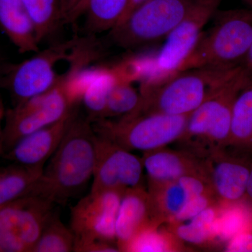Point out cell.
I'll return each instance as SVG.
<instances>
[{"label": "cell", "mask_w": 252, "mask_h": 252, "mask_svg": "<svg viewBox=\"0 0 252 252\" xmlns=\"http://www.w3.org/2000/svg\"><path fill=\"white\" fill-rule=\"evenodd\" d=\"M96 133L92 122L77 114L43 170L34 195L56 203L77 195L94 175Z\"/></svg>", "instance_id": "obj_1"}, {"label": "cell", "mask_w": 252, "mask_h": 252, "mask_svg": "<svg viewBox=\"0 0 252 252\" xmlns=\"http://www.w3.org/2000/svg\"><path fill=\"white\" fill-rule=\"evenodd\" d=\"M215 26L200 36L179 69H201L226 74L238 69L252 44V9L215 13Z\"/></svg>", "instance_id": "obj_2"}, {"label": "cell", "mask_w": 252, "mask_h": 252, "mask_svg": "<svg viewBox=\"0 0 252 252\" xmlns=\"http://www.w3.org/2000/svg\"><path fill=\"white\" fill-rule=\"evenodd\" d=\"M241 68L209 94L189 114L183 134L177 142L203 158L212 152L228 147L233 104L240 91L251 82Z\"/></svg>", "instance_id": "obj_3"}, {"label": "cell", "mask_w": 252, "mask_h": 252, "mask_svg": "<svg viewBox=\"0 0 252 252\" xmlns=\"http://www.w3.org/2000/svg\"><path fill=\"white\" fill-rule=\"evenodd\" d=\"M238 69L226 74L188 69L154 82L142 83V102L135 113L189 115Z\"/></svg>", "instance_id": "obj_4"}, {"label": "cell", "mask_w": 252, "mask_h": 252, "mask_svg": "<svg viewBox=\"0 0 252 252\" xmlns=\"http://www.w3.org/2000/svg\"><path fill=\"white\" fill-rule=\"evenodd\" d=\"M189 115L134 113L114 119L92 122L94 132L127 150L146 152L177 142L183 134Z\"/></svg>", "instance_id": "obj_5"}, {"label": "cell", "mask_w": 252, "mask_h": 252, "mask_svg": "<svg viewBox=\"0 0 252 252\" xmlns=\"http://www.w3.org/2000/svg\"><path fill=\"white\" fill-rule=\"evenodd\" d=\"M221 0H193L180 24L166 37L152 60H134L139 79L153 82L178 72L202 34V29L217 12Z\"/></svg>", "instance_id": "obj_6"}, {"label": "cell", "mask_w": 252, "mask_h": 252, "mask_svg": "<svg viewBox=\"0 0 252 252\" xmlns=\"http://www.w3.org/2000/svg\"><path fill=\"white\" fill-rule=\"evenodd\" d=\"M193 0H147L109 32V41L140 49L166 38L185 17Z\"/></svg>", "instance_id": "obj_7"}, {"label": "cell", "mask_w": 252, "mask_h": 252, "mask_svg": "<svg viewBox=\"0 0 252 252\" xmlns=\"http://www.w3.org/2000/svg\"><path fill=\"white\" fill-rule=\"evenodd\" d=\"M55 203L31 194L0 207L1 252H32Z\"/></svg>", "instance_id": "obj_8"}, {"label": "cell", "mask_w": 252, "mask_h": 252, "mask_svg": "<svg viewBox=\"0 0 252 252\" xmlns=\"http://www.w3.org/2000/svg\"><path fill=\"white\" fill-rule=\"evenodd\" d=\"M125 190L90 192L72 207L70 229L74 235V252H85L97 242L116 240V220Z\"/></svg>", "instance_id": "obj_9"}, {"label": "cell", "mask_w": 252, "mask_h": 252, "mask_svg": "<svg viewBox=\"0 0 252 252\" xmlns=\"http://www.w3.org/2000/svg\"><path fill=\"white\" fill-rule=\"evenodd\" d=\"M82 40L73 38L59 43L42 51H38L31 59L14 64L4 87L9 89L16 104L54 89L61 77L55 72V66L61 61H69L73 51Z\"/></svg>", "instance_id": "obj_10"}, {"label": "cell", "mask_w": 252, "mask_h": 252, "mask_svg": "<svg viewBox=\"0 0 252 252\" xmlns=\"http://www.w3.org/2000/svg\"><path fill=\"white\" fill-rule=\"evenodd\" d=\"M74 106L64 94L61 79L45 94L16 104L6 113L2 130L4 154L23 137L62 119Z\"/></svg>", "instance_id": "obj_11"}, {"label": "cell", "mask_w": 252, "mask_h": 252, "mask_svg": "<svg viewBox=\"0 0 252 252\" xmlns=\"http://www.w3.org/2000/svg\"><path fill=\"white\" fill-rule=\"evenodd\" d=\"M143 169L142 158L96 133V160L91 192L125 190L142 185Z\"/></svg>", "instance_id": "obj_12"}, {"label": "cell", "mask_w": 252, "mask_h": 252, "mask_svg": "<svg viewBox=\"0 0 252 252\" xmlns=\"http://www.w3.org/2000/svg\"><path fill=\"white\" fill-rule=\"evenodd\" d=\"M205 160L209 181L219 204L243 200L251 170L250 162L225 153V149L212 152Z\"/></svg>", "instance_id": "obj_13"}, {"label": "cell", "mask_w": 252, "mask_h": 252, "mask_svg": "<svg viewBox=\"0 0 252 252\" xmlns=\"http://www.w3.org/2000/svg\"><path fill=\"white\" fill-rule=\"evenodd\" d=\"M77 114V105H74L58 122L18 141L2 157L14 163L44 169Z\"/></svg>", "instance_id": "obj_14"}, {"label": "cell", "mask_w": 252, "mask_h": 252, "mask_svg": "<svg viewBox=\"0 0 252 252\" xmlns=\"http://www.w3.org/2000/svg\"><path fill=\"white\" fill-rule=\"evenodd\" d=\"M158 225L162 223L156 215L149 192L142 185L126 189L116 220V240L119 252L125 251L127 245L141 231Z\"/></svg>", "instance_id": "obj_15"}, {"label": "cell", "mask_w": 252, "mask_h": 252, "mask_svg": "<svg viewBox=\"0 0 252 252\" xmlns=\"http://www.w3.org/2000/svg\"><path fill=\"white\" fill-rule=\"evenodd\" d=\"M144 153L142 163L149 182L164 183L192 175L208 178L205 158L185 149L172 150L162 147Z\"/></svg>", "instance_id": "obj_16"}, {"label": "cell", "mask_w": 252, "mask_h": 252, "mask_svg": "<svg viewBox=\"0 0 252 252\" xmlns=\"http://www.w3.org/2000/svg\"><path fill=\"white\" fill-rule=\"evenodd\" d=\"M0 28L21 54L39 51L35 28L21 0H0Z\"/></svg>", "instance_id": "obj_17"}, {"label": "cell", "mask_w": 252, "mask_h": 252, "mask_svg": "<svg viewBox=\"0 0 252 252\" xmlns=\"http://www.w3.org/2000/svg\"><path fill=\"white\" fill-rule=\"evenodd\" d=\"M127 4L128 0H83L70 23L84 14L86 31L91 34L109 32L120 22Z\"/></svg>", "instance_id": "obj_18"}, {"label": "cell", "mask_w": 252, "mask_h": 252, "mask_svg": "<svg viewBox=\"0 0 252 252\" xmlns=\"http://www.w3.org/2000/svg\"><path fill=\"white\" fill-rule=\"evenodd\" d=\"M43 170L17 163L0 168V207L34 193Z\"/></svg>", "instance_id": "obj_19"}, {"label": "cell", "mask_w": 252, "mask_h": 252, "mask_svg": "<svg viewBox=\"0 0 252 252\" xmlns=\"http://www.w3.org/2000/svg\"><path fill=\"white\" fill-rule=\"evenodd\" d=\"M228 147L252 152V81L240 91L233 104Z\"/></svg>", "instance_id": "obj_20"}, {"label": "cell", "mask_w": 252, "mask_h": 252, "mask_svg": "<svg viewBox=\"0 0 252 252\" xmlns=\"http://www.w3.org/2000/svg\"><path fill=\"white\" fill-rule=\"evenodd\" d=\"M149 195L159 221L170 222L193 198L178 180L157 183L149 182Z\"/></svg>", "instance_id": "obj_21"}, {"label": "cell", "mask_w": 252, "mask_h": 252, "mask_svg": "<svg viewBox=\"0 0 252 252\" xmlns=\"http://www.w3.org/2000/svg\"><path fill=\"white\" fill-rule=\"evenodd\" d=\"M219 213L220 204H215L190 220L181 223H171L169 229L183 243L204 245L216 239Z\"/></svg>", "instance_id": "obj_22"}, {"label": "cell", "mask_w": 252, "mask_h": 252, "mask_svg": "<svg viewBox=\"0 0 252 252\" xmlns=\"http://www.w3.org/2000/svg\"><path fill=\"white\" fill-rule=\"evenodd\" d=\"M119 77L109 93L107 104L100 119H119L133 114L142 102L140 91L131 84V79L121 66L117 67Z\"/></svg>", "instance_id": "obj_23"}, {"label": "cell", "mask_w": 252, "mask_h": 252, "mask_svg": "<svg viewBox=\"0 0 252 252\" xmlns=\"http://www.w3.org/2000/svg\"><path fill=\"white\" fill-rule=\"evenodd\" d=\"M252 229V205L242 201L220 205L216 239L227 243L245 230Z\"/></svg>", "instance_id": "obj_24"}, {"label": "cell", "mask_w": 252, "mask_h": 252, "mask_svg": "<svg viewBox=\"0 0 252 252\" xmlns=\"http://www.w3.org/2000/svg\"><path fill=\"white\" fill-rule=\"evenodd\" d=\"M34 24L39 44L63 23L60 0H21Z\"/></svg>", "instance_id": "obj_25"}, {"label": "cell", "mask_w": 252, "mask_h": 252, "mask_svg": "<svg viewBox=\"0 0 252 252\" xmlns=\"http://www.w3.org/2000/svg\"><path fill=\"white\" fill-rule=\"evenodd\" d=\"M119 77L117 68L102 67L98 76L84 93L83 102L91 122L102 118L109 93Z\"/></svg>", "instance_id": "obj_26"}, {"label": "cell", "mask_w": 252, "mask_h": 252, "mask_svg": "<svg viewBox=\"0 0 252 252\" xmlns=\"http://www.w3.org/2000/svg\"><path fill=\"white\" fill-rule=\"evenodd\" d=\"M160 225L149 227L138 233L127 245L124 252H179L183 249V242L170 229Z\"/></svg>", "instance_id": "obj_27"}, {"label": "cell", "mask_w": 252, "mask_h": 252, "mask_svg": "<svg viewBox=\"0 0 252 252\" xmlns=\"http://www.w3.org/2000/svg\"><path fill=\"white\" fill-rule=\"evenodd\" d=\"M74 235L68 228L57 212L50 217L42 233L33 248L32 252H74Z\"/></svg>", "instance_id": "obj_28"}, {"label": "cell", "mask_w": 252, "mask_h": 252, "mask_svg": "<svg viewBox=\"0 0 252 252\" xmlns=\"http://www.w3.org/2000/svg\"><path fill=\"white\" fill-rule=\"evenodd\" d=\"M219 203L214 194H203L189 199L180 212L168 222L171 223H181L196 216L205 209L215 204Z\"/></svg>", "instance_id": "obj_29"}, {"label": "cell", "mask_w": 252, "mask_h": 252, "mask_svg": "<svg viewBox=\"0 0 252 252\" xmlns=\"http://www.w3.org/2000/svg\"><path fill=\"white\" fill-rule=\"evenodd\" d=\"M225 251L252 252V229L241 232L226 243Z\"/></svg>", "instance_id": "obj_30"}, {"label": "cell", "mask_w": 252, "mask_h": 252, "mask_svg": "<svg viewBox=\"0 0 252 252\" xmlns=\"http://www.w3.org/2000/svg\"><path fill=\"white\" fill-rule=\"evenodd\" d=\"M83 0H60L63 23H70L73 15Z\"/></svg>", "instance_id": "obj_31"}, {"label": "cell", "mask_w": 252, "mask_h": 252, "mask_svg": "<svg viewBox=\"0 0 252 252\" xmlns=\"http://www.w3.org/2000/svg\"><path fill=\"white\" fill-rule=\"evenodd\" d=\"M14 64L8 62L0 54V88L4 87L5 83Z\"/></svg>", "instance_id": "obj_32"}, {"label": "cell", "mask_w": 252, "mask_h": 252, "mask_svg": "<svg viewBox=\"0 0 252 252\" xmlns=\"http://www.w3.org/2000/svg\"><path fill=\"white\" fill-rule=\"evenodd\" d=\"M240 67L252 79V44Z\"/></svg>", "instance_id": "obj_33"}, {"label": "cell", "mask_w": 252, "mask_h": 252, "mask_svg": "<svg viewBox=\"0 0 252 252\" xmlns=\"http://www.w3.org/2000/svg\"><path fill=\"white\" fill-rule=\"evenodd\" d=\"M145 1H147V0H128V4H127V9H126V12L124 13L122 19H121L120 22L121 21H122L124 18L127 17V16H128V15L130 14V13L135 9V8L140 6L141 4H142V3L144 2ZM119 23H118V24H119Z\"/></svg>", "instance_id": "obj_34"}, {"label": "cell", "mask_w": 252, "mask_h": 252, "mask_svg": "<svg viewBox=\"0 0 252 252\" xmlns=\"http://www.w3.org/2000/svg\"><path fill=\"white\" fill-rule=\"evenodd\" d=\"M249 203L252 205V165L250 170V177H249L248 187H247L246 195L245 198Z\"/></svg>", "instance_id": "obj_35"}, {"label": "cell", "mask_w": 252, "mask_h": 252, "mask_svg": "<svg viewBox=\"0 0 252 252\" xmlns=\"http://www.w3.org/2000/svg\"><path fill=\"white\" fill-rule=\"evenodd\" d=\"M4 154V147H3L2 142V130H0V155Z\"/></svg>", "instance_id": "obj_36"}, {"label": "cell", "mask_w": 252, "mask_h": 252, "mask_svg": "<svg viewBox=\"0 0 252 252\" xmlns=\"http://www.w3.org/2000/svg\"><path fill=\"white\" fill-rule=\"evenodd\" d=\"M247 4L250 6V8L252 9V0H243Z\"/></svg>", "instance_id": "obj_37"}, {"label": "cell", "mask_w": 252, "mask_h": 252, "mask_svg": "<svg viewBox=\"0 0 252 252\" xmlns=\"http://www.w3.org/2000/svg\"><path fill=\"white\" fill-rule=\"evenodd\" d=\"M0 252H1V250H0Z\"/></svg>", "instance_id": "obj_38"}]
</instances>
